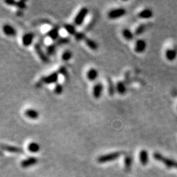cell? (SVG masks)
I'll return each instance as SVG.
<instances>
[{"label": "cell", "mask_w": 177, "mask_h": 177, "mask_svg": "<svg viewBox=\"0 0 177 177\" xmlns=\"http://www.w3.org/2000/svg\"><path fill=\"white\" fill-rule=\"evenodd\" d=\"M75 39H76L77 41H82L83 39L85 40V39H86L85 34H84V33H82V32L77 33L75 35Z\"/></svg>", "instance_id": "32"}, {"label": "cell", "mask_w": 177, "mask_h": 177, "mask_svg": "<svg viewBox=\"0 0 177 177\" xmlns=\"http://www.w3.org/2000/svg\"><path fill=\"white\" fill-rule=\"evenodd\" d=\"M47 36L50 37L52 40L58 41L59 38V30L56 27H53L47 33Z\"/></svg>", "instance_id": "14"}, {"label": "cell", "mask_w": 177, "mask_h": 177, "mask_svg": "<svg viewBox=\"0 0 177 177\" xmlns=\"http://www.w3.org/2000/svg\"><path fill=\"white\" fill-rule=\"evenodd\" d=\"M38 159L36 157H29L27 158V159H24L23 161H21V166L24 168H29V167L36 165Z\"/></svg>", "instance_id": "11"}, {"label": "cell", "mask_w": 177, "mask_h": 177, "mask_svg": "<svg viewBox=\"0 0 177 177\" xmlns=\"http://www.w3.org/2000/svg\"><path fill=\"white\" fill-rule=\"evenodd\" d=\"M64 91L63 86L61 84H56L54 88V92L56 95H61Z\"/></svg>", "instance_id": "29"}, {"label": "cell", "mask_w": 177, "mask_h": 177, "mask_svg": "<svg viewBox=\"0 0 177 177\" xmlns=\"http://www.w3.org/2000/svg\"><path fill=\"white\" fill-rule=\"evenodd\" d=\"M116 91V86L113 84V81L111 80L108 79V93L110 96H113L114 95V92Z\"/></svg>", "instance_id": "26"}, {"label": "cell", "mask_w": 177, "mask_h": 177, "mask_svg": "<svg viewBox=\"0 0 177 177\" xmlns=\"http://www.w3.org/2000/svg\"><path fill=\"white\" fill-rule=\"evenodd\" d=\"M146 29H147V25H146V24H140V25L138 26L137 28L136 29L135 33L137 35L142 34V33H143L145 31H146Z\"/></svg>", "instance_id": "28"}, {"label": "cell", "mask_w": 177, "mask_h": 177, "mask_svg": "<svg viewBox=\"0 0 177 177\" xmlns=\"http://www.w3.org/2000/svg\"><path fill=\"white\" fill-rule=\"evenodd\" d=\"M116 90H117V92H118L119 94H120V95H124L126 92V90H127L126 84L123 82H122V81L117 82V85H116Z\"/></svg>", "instance_id": "18"}, {"label": "cell", "mask_w": 177, "mask_h": 177, "mask_svg": "<svg viewBox=\"0 0 177 177\" xmlns=\"http://www.w3.org/2000/svg\"><path fill=\"white\" fill-rule=\"evenodd\" d=\"M59 74H61V75H63L64 78H67L68 77H69V74H68V71L67 69H66V68L65 67V66H61L60 69H59Z\"/></svg>", "instance_id": "30"}, {"label": "cell", "mask_w": 177, "mask_h": 177, "mask_svg": "<svg viewBox=\"0 0 177 177\" xmlns=\"http://www.w3.org/2000/svg\"><path fill=\"white\" fill-rule=\"evenodd\" d=\"M88 13V11L86 8H81L79 12L78 13V14L76 15V16H75V19H74V24L77 26H81L84 23Z\"/></svg>", "instance_id": "3"}, {"label": "cell", "mask_w": 177, "mask_h": 177, "mask_svg": "<svg viewBox=\"0 0 177 177\" xmlns=\"http://www.w3.org/2000/svg\"><path fill=\"white\" fill-rule=\"evenodd\" d=\"M177 56V49H170L166 51V58L169 61H173Z\"/></svg>", "instance_id": "19"}, {"label": "cell", "mask_w": 177, "mask_h": 177, "mask_svg": "<svg viewBox=\"0 0 177 177\" xmlns=\"http://www.w3.org/2000/svg\"><path fill=\"white\" fill-rule=\"evenodd\" d=\"M139 158H140V163L143 165H146L148 163V153L147 152V151L142 150L140 152Z\"/></svg>", "instance_id": "15"}, {"label": "cell", "mask_w": 177, "mask_h": 177, "mask_svg": "<svg viewBox=\"0 0 177 177\" xmlns=\"http://www.w3.org/2000/svg\"><path fill=\"white\" fill-rule=\"evenodd\" d=\"M59 73L57 72H53V73L50 74L47 76L44 77L42 78V81H43L44 84H56L59 81Z\"/></svg>", "instance_id": "6"}, {"label": "cell", "mask_w": 177, "mask_h": 177, "mask_svg": "<svg viewBox=\"0 0 177 177\" xmlns=\"http://www.w3.org/2000/svg\"><path fill=\"white\" fill-rule=\"evenodd\" d=\"M103 91V85L101 83H98L95 84L92 88V95L94 98L99 99L102 95Z\"/></svg>", "instance_id": "7"}, {"label": "cell", "mask_w": 177, "mask_h": 177, "mask_svg": "<svg viewBox=\"0 0 177 177\" xmlns=\"http://www.w3.org/2000/svg\"><path fill=\"white\" fill-rule=\"evenodd\" d=\"M124 165H125V169L126 171H129L131 170L132 165V158L131 156H126L124 159Z\"/></svg>", "instance_id": "21"}, {"label": "cell", "mask_w": 177, "mask_h": 177, "mask_svg": "<svg viewBox=\"0 0 177 177\" xmlns=\"http://www.w3.org/2000/svg\"><path fill=\"white\" fill-rule=\"evenodd\" d=\"M34 34L32 33H27L23 35L22 39H21L23 45L25 46V47H28V46L31 45L33 41V39H34Z\"/></svg>", "instance_id": "8"}, {"label": "cell", "mask_w": 177, "mask_h": 177, "mask_svg": "<svg viewBox=\"0 0 177 177\" xmlns=\"http://www.w3.org/2000/svg\"><path fill=\"white\" fill-rule=\"evenodd\" d=\"M5 2L9 5H16V2L14 0H6V1H5Z\"/></svg>", "instance_id": "34"}, {"label": "cell", "mask_w": 177, "mask_h": 177, "mask_svg": "<svg viewBox=\"0 0 177 177\" xmlns=\"http://www.w3.org/2000/svg\"><path fill=\"white\" fill-rule=\"evenodd\" d=\"M121 155L120 152H113V153H108V154L102 155L98 158V162L99 163H106V162H109L114 161L119 158Z\"/></svg>", "instance_id": "2"}, {"label": "cell", "mask_w": 177, "mask_h": 177, "mask_svg": "<svg viewBox=\"0 0 177 177\" xmlns=\"http://www.w3.org/2000/svg\"><path fill=\"white\" fill-rule=\"evenodd\" d=\"M84 41H85L86 44V45L91 49V50H97L98 49V43H97L96 41H95L94 40H92V39L86 38L85 40H84Z\"/></svg>", "instance_id": "17"}, {"label": "cell", "mask_w": 177, "mask_h": 177, "mask_svg": "<svg viewBox=\"0 0 177 177\" xmlns=\"http://www.w3.org/2000/svg\"><path fill=\"white\" fill-rule=\"evenodd\" d=\"M2 30H3V33H5L6 36H15L16 35V30L14 28L13 26H11V24H5V25L2 27Z\"/></svg>", "instance_id": "10"}, {"label": "cell", "mask_w": 177, "mask_h": 177, "mask_svg": "<svg viewBox=\"0 0 177 177\" xmlns=\"http://www.w3.org/2000/svg\"><path fill=\"white\" fill-rule=\"evenodd\" d=\"M146 48V42L143 39H138L135 43V51L137 53H143Z\"/></svg>", "instance_id": "13"}, {"label": "cell", "mask_w": 177, "mask_h": 177, "mask_svg": "<svg viewBox=\"0 0 177 177\" xmlns=\"http://www.w3.org/2000/svg\"><path fill=\"white\" fill-rule=\"evenodd\" d=\"M1 148L3 150L6 151L11 152V153H23V150L21 148L16 147V146H9V145H4L1 144L0 145Z\"/></svg>", "instance_id": "9"}, {"label": "cell", "mask_w": 177, "mask_h": 177, "mask_svg": "<svg viewBox=\"0 0 177 177\" xmlns=\"http://www.w3.org/2000/svg\"><path fill=\"white\" fill-rule=\"evenodd\" d=\"M64 29L66 30V31L70 35H75L76 34V30H75V27L73 24H64Z\"/></svg>", "instance_id": "24"}, {"label": "cell", "mask_w": 177, "mask_h": 177, "mask_svg": "<svg viewBox=\"0 0 177 177\" xmlns=\"http://www.w3.org/2000/svg\"><path fill=\"white\" fill-rule=\"evenodd\" d=\"M98 76V71H97V69H95V68H91V69H89L88 71H87L86 77H87V79H88L89 81H95V80L97 79Z\"/></svg>", "instance_id": "16"}, {"label": "cell", "mask_w": 177, "mask_h": 177, "mask_svg": "<svg viewBox=\"0 0 177 177\" xmlns=\"http://www.w3.org/2000/svg\"><path fill=\"white\" fill-rule=\"evenodd\" d=\"M27 149L32 153H36L40 150V146L36 143H30L27 146Z\"/></svg>", "instance_id": "22"}, {"label": "cell", "mask_w": 177, "mask_h": 177, "mask_svg": "<svg viewBox=\"0 0 177 177\" xmlns=\"http://www.w3.org/2000/svg\"><path fill=\"white\" fill-rule=\"evenodd\" d=\"M69 42V38H60L59 40L57 41V44L58 45H62V44H66Z\"/></svg>", "instance_id": "31"}, {"label": "cell", "mask_w": 177, "mask_h": 177, "mask_svg": "<svg viewBox=\"0 0 177 177\" xmlns=\"http://www.w3.org/2000/svg\"><path fill=\"white\" fill-rule=\"evenodd\" d=\"M138 16L141 19H150L153 16V12L151 9L147 8V9H145L142 11L141 12H140Z\"/></svg>", "instance_id": "20"}, {"label": "cell", "mask_w": 177, "mask_h": 177, "mask_svg": "<svg viewBox=\"0 0 177 177\" xmlns=\"http://www.w3.org/2000/svg\"><path fill=\"white\" fill-rule=\"evenodd\" d=\"M16 6L18 7L19 9H25L27 8V5H26V2L24 1H18L16 2Z\"/></svg>", "instance_id": "33"}, {"label": "cell", "mask_w": 177, "mask_h": 177, "mask_svg": "<svg viewBox=\"0 0 177 177\" xmlns=\"http://www.w3.org/2000/svg\"><path fill=\"white\" fill-rule=\"evenodd\" d=\"M122 34L123 36L126 39V40H132L134 39V34L132 33V32L131 31L128 29H124V30L122 31Z\"/></svg>", "instance_id": "23"}, {"label": "cell", "mask_w": 177, "mask_h": 177, "mask_svg": "<svg viewBox=\"0 0 177 177\" xmlns=\"http://www.w3.org/2000/svg\"><path fill=\"white\" fill-rule=\"evenodd\" d=\"M72 56V52L69 51V50H66V51L64 52L63 54H62V56H61L62 60H63L64 61H68L70 60Z\"/></svg>", "instance_id": "27"}, {"label": "cell", "mask_w": 177, "mask_h": 177, "mask_svg": "<svg viewBox=\"0 0 177 177\" xmlns=\"http://www.w3.org/2000/svg\"><path fill=\"white\" fill-rule=\"evenodd\" d=\"M126 14V11L124 8H116V9L111 10L108 13V17L110 19H117L123 16Z\"/></svg>", "instance_id": "4"}, {"label": "cell", "mask_w": 177, "mask_h": 177, "mask_svg": "<svg viewBox=\"0 0 177 177\" xmlns=\"http://www.w3.org/2000/svg\"><path fill=\"white\" fill-rule=\"evenodd\" d=\"M34 49L36 50V53H37L38 56L39 57V59L44 62V63H49L50 62V59H49L48 56L43 51L41 48V46L39 44H36L34 45Z\"/></svg>", "instance_id": "5"}, {"label": "cell", "mask_w": 177, "mask_h": 177, "mask_svg": "<svg viewBox=\"0 0 177 177\" xmlns=\"http://www.w3.org/2000/svg\"><path fill=\"white\" fill-rule=\"evenodd\" d=\"M24 115L29 119L36 120V119L39 118V111L36 109H33V108H27V109L25 110V111H24Z\"/></svg>", "instance_id": "12"}, {"label": "cell", "mask_w": 177, "mask_h": 177, "mask_svg": "<svg viewBox=\"0 0 177 177\" xmlns=\"http://www.w3.org/2000/svg\"><path fill=\"white\" fill-rule=\"evenodd\" d=\"M153 156L154 157V159H156V160L162 162V163H163L165 166L168 167V168H176V169H177V162L174 161L173 159H171L167 157H165V156H162V155L159 153H154Z\"/></svg>", "instance_id": "1"}, {"label": "cell", "mask_w": 177, "mask_h": 177, "mask_svg": "<svg viewBox=\"0 0 177 177\" xmlns=\"http://www.w3.org/2000/svg\"><path fill=\"white\" fill-rule=\"evenodd\" d=\"M56 52V44H50L47 47V56H53Z\"/></svg>", "instance_id": "25"}]
</instances>
